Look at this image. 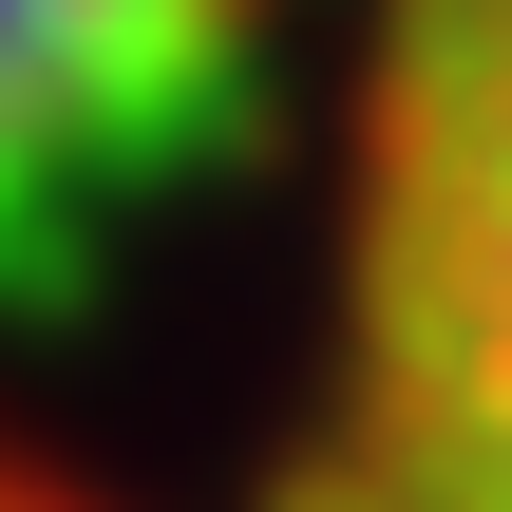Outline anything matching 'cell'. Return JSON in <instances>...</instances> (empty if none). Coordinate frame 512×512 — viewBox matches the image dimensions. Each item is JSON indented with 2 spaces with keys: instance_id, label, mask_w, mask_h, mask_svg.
<instances>
[{
  "instance_id": "3",
  "label": "cell",
  "mask_w": 512,
  "mask_h": 512,
  "mask_svg": "<svg viewBox=\"0 0 512 512\" xmlns=\"http://www.w3.org/2000/svg\"><path fill=\"white\" fill-rule=\"evenodd\" d=\"M0 512H76V494H57V475H38V456H0Z\"/></svg>"
},
{
  "instance_id": "2",
  "label": "cell",
  "mask_w": 512,
  "mask_h": 512,
  "mask_svg": "<svg viewBox=\"0 0 512 512\" xmlns=\"http://www.w3.org/2000/svg\"><path fill=\"white\" fill-rule=\"evenodd\" d=\"M209 38H228V0H0V171L133 114V95H171Z\"/></svg>"
},
{
  "instance_id": "1",
  "label": "cell",
  "mask_w": 512,
  "mask_h": 512,
  "mask_svg": "<svg viewBox=\"0 0 512 512\" xmlns=\"http://www.w3.org/2000/svg\"><path fill=\"white\" fill-rule=\"evenodd\" d=\"M285 512H512V0H380Z\"/></svg>"
}]
</instances>
